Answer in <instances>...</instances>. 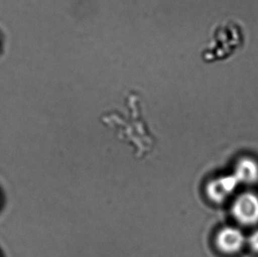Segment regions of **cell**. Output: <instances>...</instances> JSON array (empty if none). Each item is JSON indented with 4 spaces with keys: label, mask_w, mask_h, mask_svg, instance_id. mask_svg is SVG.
<instances>
[{
    "label": "cell",
    "mask_w": 258,
    "mask_h": 257,
    "mask_svg": "<svg viewBox=\"0 0 258 257\" xmlns=\"http://www.w3.org/2000/svg\"><path fill=\"white\" fill-rule=\"evenodd\" d=\"M245 42V29L241 21L225 20L213 28L212 42L203 50V60L210 63L228 59L244 47Z\"/></svg>",
    "instance_id": "6da1fadb"
},
{
    "label": "cell",
    "mask_w": 258,
    "mask_h": 257,
    "mask_svg": "<svg viewBox=\"0 0 258 257\" xmlns=\"http://www.w3.org/2000/svg\"><path fill=\"white\" fill-rule=\"evenodd\" d=\"M234 219L243 226H254L258 223V197L252 192L240 195L232 206Z\"/></svg>",
    "instance_id": "7a4b0ae2"
},
{
    "label": "cell",
    "mask_w": 258,
    "mask_h": 257,
    "mask_svg": "<svg viewBox=\"0 0 258 257\" xmlns=\"http://www.w3.org/2000/svg\"><path fill=\"white\" fill-rule=\"evenodd\" d=\"M244 234L241 230L233 226H227L220 230L216 238L217 246L225 254H234L241 251L244 246Z\"/></svg>",
    "instance_id": "3957f363"
},
{
    "label": "cell",
    "mask_w": 258,
    "mask_h": 257,
    "mask_svg": "<svg viewBox=\"0 0 258 257\" xmlns=\"http://www.w3.org/2000/svg\"><path fill=\"white\" fill-rule=\"evenodd\" d=\"M239 184L234 174L218 178L208 185V196L213 201L222 203L235 191Z\"/></svg>",
    "instance_id": "277c9868"
},
{
    "label": "cell",
    "mask_w": 258,
    "mask_h": 257,
    "mask_svg": "<svg viewBox=\"0 0 258 257\" xmlns=\"http://www.w3.org/2000/svg\"><path fill=\"white\" fill-rule=\"evenodd\" d=\"M234 175L239 183L254 184L258 181V163L252 158H242L234 167Z\"/></svg>",
    "instance_id": "5b68a950"
},
{
    "label": "cell",
    "mask_w": 258,
    "mask_h": 257,
    "mask_svg": "<svg viewBox=\"0 0 258 257\" xmlns=\"http://www.w3.org/2000/svg\"><path fill=\"white\" fill-rule=\"evenodd\" d=\"M8 50V34L2 25L0 24V61L7 56Z\"/></svg>",
    "instance_id": "8992f818"
},
{
    "label": "cell",
    "mask_w": 258,
    "mask_h": 257,
    "mask_svg": "<svg viewBox=\"0 0 258 257\" xmlns=\"http://www.w3.org/2000/svg\"><path fill=\"white\" fill-rule=\"evenodd\" d=\"M248 244H249V246L251 247L252 250L255 252V253H258V230L255 231L249 236Z\"/></svg>",
    "instance_id": "52a82bcc"
}]
</instances>
